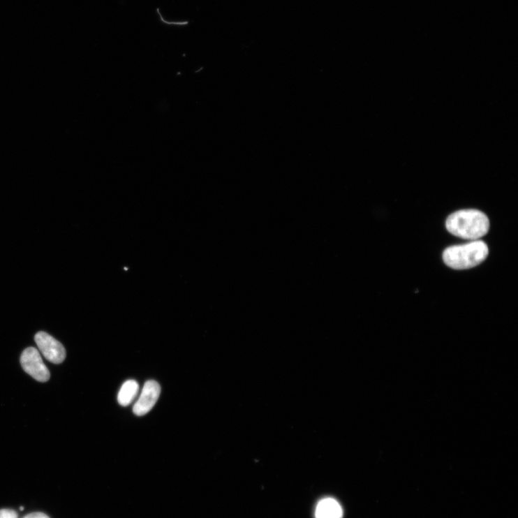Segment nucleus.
<instances>
[{"instance_id":"nucleus-5","label":"nucleus","mask_w":518,"mask_h":518,"mask_svg":"<svg viewBox=\"0 0 518 518\" xmlns=\"http://www.w3.org/2000/svg\"><path fill=\"white\" fill-rule=\"evenodd\" d=\"M160 394L159 384L154 380L147 381L133 407L134 414L143 416L149 413L157 403Z\"/></svg>"},{"instance_id":"nucleus-6","label":"nucleus","mask_w":518,"mask_h":518,"mask_svg":"<svg viewBox=\"0 0 518 518\" xmlns=\"http://www.w3.org/2000/svg\"><path fill=\"white\" fill-rule=\"evenodd\" d=\"M343 509L334 498H325L317 505L316 518H342Z\"/></svg>"},{"instance_id":"nucleus-10","label":"nucleus","mask_w":518,"mask_h":518,"mask_svg":"<svg viewBox=\"0 0 518 518\" xmlns=\"http://www.w3.org/2000/svg\"><path fill=\"white\" fill-rule=\"evenodd\" d=\"M20 509V510H24V508L21 507Z\"/></svg>"},{"instance_id":"nucleus-4","label":"nucleus","mask_w":518,"mask_h":518,"mask_svg":"<svg viewBox=\"0 0 518 518\" xmlns=\"http://www.w3.org/2000/svg\"><path fill=\"white\" fill-rule=\"evenodd\" d=\"M35 341L44 357L52 363L59 364L66 359L64 346L52 336L45 332H38Z\"/></svg>"},{"instance_id":"nucleus-3","label":"nucleus","mask_w":518,"mask_h":518,"mask_svg":"<svg viewBox=\"0 0 518 518\" xmlns=\"http://www.w3.org/2000/svg\"><path fill=\"white\" fill-rule=\"evenodd\" d=\"M21 366L34 379L40 383H45L50 379V371L44 364L39 351L29 347L22 352L20 357Z\"/></svg>"},{"instance_id":"nucleus-9","label":"nucleus","mask_w":518,"mask_h":518,"mask_svg":"<svg viewBox=\"0 0 518 518\" xmlns=\"http://www.w3.org/2000/svg\"><path fill=\"white\" fill-rule=\"evenodd\" d=\"M23 518H50L48 515H46L43 512H33L31 514H29L26 515Z\"/></svg>"},{"instance_id":"nucleus-1","label":"nucleus","mask_w":518,"mask_h":518,"mask_svg":"<svg viewBox=\"0 0 518 518\" xmlns=\"http://www.w3.org/2000/svg\"><path fill=\"white\" fill-rule=\"evenodd\" d=\"M447 230L455 237L478 241L489 230V221L478 209H463L452 214L445 223Z\"/></svg>"},{"instance_id":"nucleus-8","label":"nucleus","mask_w":518,"mask_h":518,"mask_svg":"<svg viewBox=\"0 0 518 518\" xmlns=\"http://www.w3.org/2000/svg\"><path fill=\"white\" fill-rule=\"evenodd\" d=\"M17 513L13 510L3 509L0 510V518H17Z\"/></svg>"},{"instance_id":"nucleus-2","label":"nucleus","mask_w":518,"mask_h":518,"mask_svg":"<svg viewBox=\"0 0 518 518\" xmlns=\"http://www.w3.org/2000/svg\"><path fill=\"white\" fill-rule=\"evenodd\" d=\"M489 254L487 244L474 241L446 249L443 254L445 264L457 270L468 269L482 263Z\"/></svg>"},{"instance_id":"nucleus-7","label":"nucleus","mask_w":518,"mask_h":518,"mask_svg":"<svg viewBox=\"0 0 518 518\" xmlns=\"http://www.w3.org/2000/svg\"><path fill=\"white\" fill-rule=\"evenodd\" d=\"M138 391V383L133 380H128L121 387L117 395V401L121 406H128L137 397Z\"/></svg>"}]
</instances>
